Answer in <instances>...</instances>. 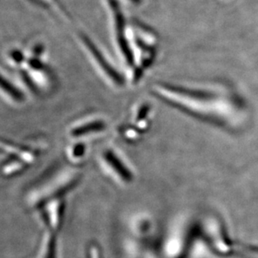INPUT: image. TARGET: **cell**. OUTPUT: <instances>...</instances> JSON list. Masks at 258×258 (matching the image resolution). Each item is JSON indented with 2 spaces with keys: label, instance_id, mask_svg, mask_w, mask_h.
Returning a JSON list of instances; mask_svg holds the SVG:
<instances>
[{
  "label": "cell",
  "instance_id": "cell-1",
  "mask_svg": "<svg viewBox=\"0 0 258 258\" xmlns=\"http://www.w3.org/2000/svg\"><path fill=\"white\" fill-rule=\"evenodd\" d=\"M103 1L106 6L110 21H111L115 48L123 63L133 72L132 74L133 76L136 70L134 54L132 49L130 31L127 26L126 20L124 17L121 4L119 2V0H103Z\"/></svg>",
  "mask_w": 258,
  "mask_h": 258
},
{
  "label": "cell",
  "instance_id": "cell-5",
  "mask_svg": "<svg viewBox=\"0 0 258 258\" xmlns=\"http://www.w3.org/2000/svg\"><path fill=\"white\" fill-rule=\"evenodd\" d=\"M37 3L43 5L44 7L49 8V9H55L58 7V0H34Z\"/></svg>",
  "mask_w": 258,
  "mask_h": 258
},
{
  "label": "cell",
  "instance_id": "cell-3",
  "mask_svg": "<svg viewBox=\"0 0 258 258\" xmlns=\"http://www.w3.org/2000/svg\"><path fill=\"white\" fill-rule=\"evenodd\" d=\"M105 128V123L103 120H90L73 127L71 135L73 137H86L88 135L95 134V132H102Z\"/></svg>",
  "mask_w": 258,
  "mask_h": 258
},
{
  "label": "cell",
  "instance_id": "cell-6",
  "mask_svg": "<svg viewBox=\"0 0 258 258\" xmlns=\"http://www.w3.org/2000/svg\"><path fill=\"white\" fill-rule=\"evenodd\" d=\"M125 1L132 5H139L142 2V0H125Z\"/></svg>",
  "mask_w": 258,
  "mask_h": 258
},
{
  "label": "cell",
  "instance_id": "cell-4",
  "mask_svg": "<svg viewBox=\"0 0 258 258\" xmlns=\"http://www.w3.org/2000/svg\"><path fill=\"white\" fill-rule=\"evenodd\" d=\"M1 87H2L3 92H5V95L13 102L21 103L25 100L24 95L22 92L18 89L15 85H13L8 79L3 77L1 81Z\"/></svg>",
  "mask_w": 258,
  "mask_h": 258
},
{
  "label": "cell",
  "instance_id": "cell-2",
  "mask_svg": "<svg viewBox=\"0 0 258 258\" xmlns=\"http://www.w3.org/2000/svg\"><path fill=\"white\" fill-rule=\"evenodd\" d=\"M79 38L82 43L84 49H86V51L87 52L90 58L92 59L96 68L109 81V83L112 84L118 87L123 86L124 81L121 74H119V71L114 67L112 63L108 59L107 57L105 56L104 53L98 48L95 42H93L90 37L82 32L81 33L80 32Z\"/></svg>",
  "mask_w": 258,
  "mask_h": 258
}]
</instances>
